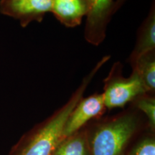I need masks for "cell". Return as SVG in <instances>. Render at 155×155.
I'll use <instances>...</instances> for the list:
<instances>
[{"mask_svg":"<svg viewBox=\"0 0 155 155\" xmlns=\"http://www.w3.org/2000/svg\"><path fill=\"white\" fill-rule=\"evenodd\" d=\"M111 59V55L104 56L91 71L83 78L80 86L70 99L53 115L38 125L21 147L16 155H52L62 139V133L68 118L77 105L97 73Z\"/></svg>","mask_w":155,"mask_h":155,"instance_id":"1","label":"cell"},{"mask_svg":"<svg viewBox=\"0 0 155 155\" xmlns=\"http://www.w3.org/2000/svg\"><path fill=\"white\" fill-rule=\"evenodd\" d=\"M139 126L138 116L132 111L96 124L91 132L88 130L90 155H124Z\"/></svg>","mask_w":155,"mask_h":155,"instance_id":"2","label":"cell"},{"mask_svg":"<svg viewBox=\"0 0 155 155\" xmlns=\"http://www.w3.org/2000/svg\"><path fill=\"white\" fill-rule=\"evenodd\" d=\"M104 83L102 94L104 104L109 110L124 107L128 103L148 93L135 71H132L129 77L123 75V65L119 61L113 64Z\"/></svg>","mask_w":155,"mask_h":155,"instance_id":"3","label":"cell"},{"mask_svg":"<svg viewBox=\"0 0 155 155\" xmlns=\"http://www.w3.org/2000/svg\"><path fill=\"white\" fill-rule=\"evenodd\" d=\"M53 0H0V13L18 21L27 28L32 22H42L51 13Z\"/></svg>","mask_w":155,"mask_h":155,"instance_id":"4","label":"cell"},{"mask_svg":"<svg viewBox=\"0 0 155 155\" xmlns=\"http://www.w3.org/2000/svg\"><path fill=\"white\" fill-rule=\"evenodd\" d=\"M88 1L90 12L86 17L84 38L89 44L98 46L105 40L108 25L114 15V0Z\"/></svg>","mask_w":155,"mask_h":155,"instance_id":"5","label":"cell"},{"mask_svg":"<svg viewBox=\"0 0 155 155\" xmlns=\"http://www.w3.org/2000/svg\"><path fill=\"white\" fill-rule=\"evenodd\" d=\"M105 110L102 94L83 97L68 118L62 133V139L80 131L90 120L101 116Z\"/></svg>","mask_w":155,"mask_h":155,"instance_id":"6","label":"cell"},{"mask_svg":"<svg viewBox=\"0 0 155 155\" xmlns=\"http://www.w3.org/2000/svg\"><path fill=\"white\" fill-rule=\"evenodd\" d=\"M89 12L88 0H53L51 13L65 28H73L81 25Z\"/></svg>","mask_w":155,"mask_h":155,"instance_id":"7","label":"cell"},{"mask_svg":"<svg viewBox=\"0 0 155 155\" xmlns=\"http://www.w3.org/2000/svg\"><path fill=\"white\" fill-rule=\"evenodd\" d=\"M155 50V5L153 2L150 10L139 27L134 48L128 58L131 65L144 54Z\"/></svg>","mask_w":155,"mask_h":155,"instance_id":"8","label":"cell"},{"mask_svg":"<svg viewBox=\"0 0 155 155\" xmlns=\"http://www.w3.org/2000/svg\"><path fill=\"white\" fill-rule=\"evenodd\" d=\"M52 155H90L88 130L81 129L61 139Z\"/></svg>","mask_w":155,"mask_h":155,"instance_id":"9","label":"cell"},{"mask_svg":"<svg viewBox=\"0 0 155 155\" xmlns=\"http://www.w3.org/2000/svg\"><path fill=\"white\" fill-rule=\"evenodd\" d=\"M141 82L150 94L155 91V50L150 51L140 56L131 65Z\"/></svg>","mask_w":155,"mask_h":155,"instance_id":"10","label":"cell"},{"mask_svg":"<svg viewBox=\"0 0 155 155\" xmlns=\"http://www.w3.org/2000/svg\"><path fill=\"white\" fill-rule=\"evenodd\" d=\"M134 106L146 116L150 129L154 130L155 128V98L152 94H146L139 96L133 101Z\"/></svg>","mask_w":155,"mask_h":155,"instance_id":"11","label":"cell"},{"mask_svg":"<svg viewBox=\"0 0 155 155\" xmlns=\"http://www.w3.org/2000/svg\"><path fill=\"white\" fill-rule=\"evenodd\" d=\"M128 155H155V140L148 137L139 141Z\"/></svg>","mask_w":155,"mask_h":155,"instance_id":"12","label":"cell"},{"mask_svg":"<svg viewBox=\"0 0 155 155\" xmlns=\"http://www.w3.org/2000/svg\"><path fill=\"white\" fill-rule=\"evenodd\" d=\"M127 0H114V14L117 12L119 10L120 8L124 5Z\"/></svg>","mask_w":155,"mask_h":155,"instance_id":"13","label":"cell"}]
</instances>
